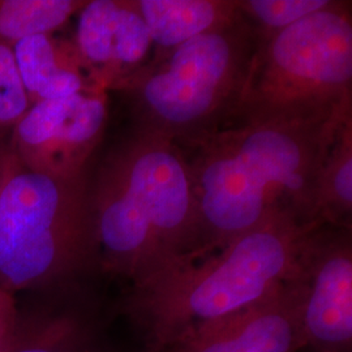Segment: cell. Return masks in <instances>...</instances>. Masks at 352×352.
Instances as JSON below:
<instances>
[{
	"mask_svg": "<svg viewBox=\"0 0 352 352\" xmlns=\"http://www.w3.org/2000/svg\"><path fill=\"white\" fill-rule=\"evenodd\" d=\"M12 49L0 45V135L10 132L30 107Z\"/></svg>",
	"mask_w": 352,
	"mask_h": 352,
	"instance_id": "e0dca14e",
	"label": "cell"
},
{
	"mask_svg": "<svg viewBox=\"0 0 352 352\" xmlns=\"http://www.w3.org/2000/svg\"><path fill=\"white\" fill-rule=\"evenodd\" d=\"M322 225L282 214L215 250L187 257L133 287L129 311L145 329L151 350L193 327L264 299L298 274L309 234Z\"/></svg>",
	"mask_w": 352,
	"mask_h": 352,
	"instance_id": "3957f363",
	"label": "cell"
},
{
	"mask_svg": "<svg viewBox=\"0 0 352 352\" xmlns=\"http://www.w3.org/2000/svg\"><path fill=\"white\" fill-rule=\"evenodd\" d=\"M98 267L81 175L32 171L19 164L0 199V289L13 295L69 286Z\"/></svg>",
	"mask_w": 352,
	"mask_h": 352,
	"instance_id": "5b68a950",
	"label": "cell"
},
{
	"mask_svg": "<svg viewBox=\"0 0 352 352\" xmlns=\"http://www.w3.org/2000/svg\"><path fill=\"white\" fill-rule=\"evenodd\" d=\"M305 347L352 351L351 227L322 225L305 240L299 258Z\"/></svg>",
	"mask_w": 352,
	"mask_h": 352,
	"instance_id": "ba28073f",
	"label": "cell"
},
{
	"mask_svg": "<svg viewBox=\"0 0 352 352\" xmlns=\"http://www.w3.org/2000/svg\"><path fill=\"white\" fill-rule=\"evenodd\" d=\"M302 305L296 274L264 299L193 327L164 351L298 352L305 347Z\"/></svg>",
	"mask_w": 352,
	"mask_h": 352,
	"instance_id": "9c48e42d",
	"label": "cell"
},
{
	"mask_svg": "<svg viewBox=\"0 0 352 352\" xmlns=\"http://www.w3.org/2000/svg\"><path fill=\"white\" fill-rule=\"evenodd\" d=\"M351 93L350 6L329 1L292 25L261 33L232 119L338 111L351 107Z\"/></svg>",
	"mask_w": 352,
	"mask_h": 352,
	"instance_id": "8992f818",
	"label": "cell"
},
{
	"mask_svg": "<svg viewBox=\"0 0 352 352\" xmlns=\"http://www.w3.org/2000/svg\"><path fill=\"white\" fill-rule=\"evenodd\" d=\"M160 51L171 50L239 13L231 0H133Z\"/></svg>",
	"mask_w": 352,
	"mask_h": 352,
	"instance_id": "4fadbf2b",
	"label": "cell"
},
{
	"mask_svg": "<svg viewBox=\"0 0 352 352\" xmlns=\"http://www.w3.org/2000/svg\"><path fill=\"white\" fill-rule=\"evenodd\" d=\"M19 302L16 295L0 289V352L7 351L17 318Z\"/></svg>",
	"mask_w": 352,
	"mask_h": 352,
	"instance_id": "ac0fdd59",
	"label": "cell"
},
{
	"mask_svg": "<svg viewBox=\"0 0 352 352\" xmlns=\"http://www.w3.org/2000/svg\"><path fill=\"white\" fill-rule=\"evenodd\" d=\"M89 208L98 267L133 287L201 248L188 160L171 140L133 129L110 151Z\"/></svg>",
	"mask_w": 352,
	"mask_h": 352,
	"instance_id": "7a4b0ae2",
	"label": "cell"
},
{
	"mask_svg": "<svg viewBox=\"0 0 352 352\" xmlns=\"http://www.w3.org/2000/svg\"><path fill=\"white\" fill-rule=\"evenodd\" d=\"M19 164L10 144V132L0 135V199L8 177Z\"/></svg>",
	"mask_w": 352,
	"mask_h": 352,
	"instance_id": "d6986e66",
	"label": "cell"
},
{
	"mask_svg": "<svg viewBox=\"0 0 352 352\" xmlns=\"http://www.w3.org/2000/svg\"><path fill=\"white\" fill-rule=\"evenodd\" d=\"M351 107L331 113L238 118L183 146L197 202L201 248L225 247L273 217L324 225L318 183Z\"/></svg>",
	"mask_w": 352,
	"mask_h": 352,
	"instance_id": "6da1fadb",
	"label": "cell"
},
{
	"mask_svg": "<svg viewBox=\"0 0 352 352\" xmlns=\"http://www.w3.org/2000/svg\"><path fill=\"white\" fill-rule=\"evenodd\" d=\"M351 212L352 119L329 151L318 183V215L324 225L350 227Z\"/></svg>",
	"mask_w": 352,
	"mask_h": 352,
	"instance_id": "5bb4252c",
	"label": "cell"
},
{
	"mask_svg": "<svg viewBox=\"0 0 352 352\" xmlns=\"http://www.w3.org/2000/svg\"><path fill=\"white\" fill-rule=\"evenodd\" d=\"M330 0H248L243 13L261 33H274L327 7Z\"/></svg>",
	"mask_w": 352,
	"mask_h": 352,
	"instance_id": "2e32d148",
	"label": "cell"
},
{
	"mask_svg": "<svg viewBox=\"0 0 352 352\" xmlns=\"http://www.w3.org/2000/svg\"><path fill=\"white\" fill-rule=\"evenodd\" d=\"M260 37L239 3L235 17L160 51L113 90L129 102L135 129L187 146L235 116Z\"/></svg>",
	"mask_w": 352,
	"mask_h": 352,
	"instance_id": "277c9868",
	"label": "cell"
},
{
	"mask_svg": "<svg viewBox=\"0 0 352 352\" xmlns=\"http://www.w3.org/2000/svg\"><path fill=\"white\" fill-rule=\"evenodd\" d=\"M65 287V286H63ZM63 287L19 302L12 338L6 352H100L97 318Z\"/></svg>",
	"mask_w": 352,
	"mask_h": 352,
	"instance_id": "8fae6325",
	"label": "cell"
},
{
	"mask_svg": "<svg viewBox=\"0 0 352 352\" xmlns=\"http://www.w3.org/2000/svg\"><path fill=\"white\" fill-rule=\"evenodd\" d=\"M107 122V96L90 89L30 104L10 131L17 162L32 171L76 176L85 173Z\"/></svg>",
	"mask_w": 352,
	"mask_h": 352,
	"instance_id": "52a82bcc",
	"label": "cell"
},
{
	"mask_svg": "<svg viewBox=\"0 0 352 352\" xmlns=\"http://www.w3.org/2000/svg\"><path fill=\"white\" fill-rule=\"evenodd\" d=\"M12 52L32 104L98 89L89 81L74 43L42 34L20 41Z\"/></svg>",
	"mask_w": 352,
	"mask_h": 352,
	"instance_id": "7c38bea8",
	"label": "cell"
},
{
	"mask_svg": "<svg viewBox=\"0 0 352 352\" xmlns=\"http://www.w3.org/2000/svg\"><path fill=\"white\" fill-rule=\"evenodd\" d=\"M84 4L76 0H0V45L12 49L26 38L52 34Z\"/></svg>",
	"mask_w": 352,
	"mask_h": 352,
	"instance_id": "9a60e30c",
	"label": "cell"
},
{
	"mask_svg": "<svg viewBox=\"0 0 352 352\" xmlns=\"http://www.w3.org/2000/svg\"><path fill=\"white\" fill-rule=\"evenodd\" d=\"M153 46L133 0L85 1L74 42L89 81L104 91L145 63Z\"/></svg>",
	"mask_w": 352,
	"mask_h": 352,
	"instance_id": "30bf717a",
	"label": "cell"
}]
</instances>
